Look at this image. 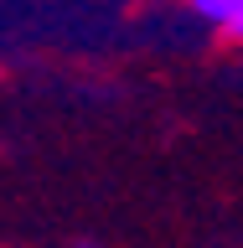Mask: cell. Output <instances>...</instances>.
Wrapping results in <instances>:
<instances>
[{
	"label": "cell",
	"instance_id": "cell-1",
	"mask_svg": "<svg viewBox=\"0 0 243 248\" xmlns=\"http://www.w3.org/2000/svg\"><path fill=\"white\" fill-rule=\"evenodd\" d=\"M197 5V16H207V21H217V26H228L233 16L243 11V0H192Z\"/></svg>",
	"mask_w": 243,
	"mask_h": 248
},
{
	"label": "cell",
	"instance_id": "cell-2",
	"mask_svg": "<svg viewBox=\"0 0 243 248\" xmlns=\"http://www.w3.org/2000/svg\"><path fill=\"white\" fill-rule=\"evenodd\" d=\"M228 31H233V36H238V42H243V11L233 16V21H228Z\"/></svg>",
	"mask_w": 243,
	"mask_h": 248
}]
</instances>
